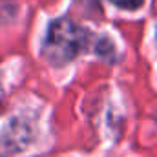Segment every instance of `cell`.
I'll return each instance as SVG.
<instances>
[{
	"instance_id": "obj_1",
	"label": "cell",
	"mask_w": 157,
	"mask_h": 157,
	"mask_svg": "<svg viewBox=\"0 0 157 157\" xmlns=\"http://www.w3.org/2000/svg\"><path fill=\"white\" fill-rule=\"evenodd\" d=\"M91 33L75 20L62 17L48 26L42 42V57L53 66H64L88 51Z\"/></svg>"
},
{
	"instance_id": "obj_2",
	"label": "cell",
	"mask_w": 157,
	"mask_h": 157,
	"mask_svg": "<svg viewBox=\"0 0 157 157\" xmlns=\"http://www.w3.org/2000/svg\"><path fill=\"white\" fill-rule=\"evenodd\" d=\"M110 2L121 9H139L144 4V0H110Z\"/></svg>"
},
{
	"instance_id": "obj_3",
	"label": "cell",
	"mask_w": 157,
	"mask_h": 157,
	"mask_svg": "<svg viewBox=\"0 0 157 157\" xmlns=\"http://www.w3.org/2000/svg\"><path fill=\"white\" fill-rule=\"evenodd\" d=\"M2 97H4V91H2V86H0V101H2Z\"/></svg>"
}]
</instances>
